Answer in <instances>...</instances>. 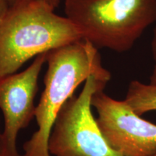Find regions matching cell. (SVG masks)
Segmentation results:
<instances>
[{
    "mask_svg": "<svg viewBox=\"0 0 156 156\" xmlns=\"http://www.w3.org/2000/svg\"><path fill=\"white\" fill-rule=\"evenodd\" d=\"M151 156H156V153H155V154H153V155H151Z\"/></svg>",
    "mask_w": 156,
    "mask_h": 156,
    "instance_id": "cell-13",
    "label": "cell"
},
{
    "mask_svg": "<svg viewBox=\"0 0 156 156\" xmlns=\"http://www.w3.org/2000/svg\"><path fill=\"white\" fill-rule=\"evenodd\" d=\"M64 13L83 40L121 53L156 22V0H65Z\"/></svg>",
    "mask_w": 156,
    "mask_h": 156,
    "instance_id": "cell-3",
    "label": "cell"
},
{
    "mask_svg": "<svg viewBox=\"0 0 156 156\" xmlns=\"http://www.w3.org/2000/svg\"><path fill=\"white\" fill-rule=\"evenodd\" d=\"M0 156H5V141H4L3 133L0 132Z\"/></svg>",
    "mask_w": 156,
    "mask_h": 156,
    "instance_id": "cell-10",
    "label": "cell"
},
{
    "mask_svg": "<svg viewBox=\"0 0 156 156\" xmlns=\"http://www.w3.org/2000/svg\"><path fill=\"white\" fill-rule=\"evenodd\" d=\"M19 0H9V5H14V4H15L16 2H17Z\"/></svg>",
    "mask_w": 156,
    "mask_h": 156,
    "instance_id": "cell-12",
    "label": "cell"
},
{
    "mask_svg": "<svg viewBox=\"0 0 156 156\" xmlns=\"http://www.w3.org/2000/svg\"><path fill=\"white\" fill-rule=\"evenodd\" d=\"M10 7L9 0H0V21L5 17Z\"/></svg>",
    "mask_w": 156,
    "mask_h": 156,
    "instance_id": "cell-9",
    "label": "cell"
},
{
    "mask_svg": "<svg viewBox=\"0 0 156 156\" xmlns=\"http://www.w3.org/2000/svg\"><path fill=\"white\" fill-rule=\"evenodd\" d=\"M44 90L36 114L38 129L23 145V156H51L48 142L56 118L76 88L91 75L108 83L111 73L101 64L98 48L85 40L48 52Z\"/></svg>",
    "mask_w": 156,
    "mask_h": 156,
    "instance_id": "cell-2",
    "label": "cell"
},
{
    "mask_svg": "<svg viewBox=\"0 0 156 156\" xmlns=\"http://www.w3.org/2000/svg\"><path fill=\"white\" fill-rule=\"evenodd\" d=\"M124 101L140 116L156 111V85L133 80L129 85Z\"/></svg>",
    "mask_w": 156,
    "mask_h": 156,
    "instance_id": "cell-7",
    "label": "cell"
},
{
    "mask_svg": "<svg viewBox=\"0 0 156 156\" xmlns=\"http://www.w3.org/2000/svg\"><path fill=\"white\" fill-rule=\"evenodd\" d=\"M48 4V5L51 6L53 9H55L56 7H58V4H59L61 0H42Z\"/></svg>",
    "mask_w": 156,
    "mask_h": 156,
    "instance_id": "cell-11",
    "label": "cell"
},
{
    "mask_svg": "<svg viewBox=\"0 0 156 156\" xmlns=\"http://www.w3.org/2000/svg\"><path fill=\"white\" fill-rule=\"evenodd\" d=\"M107 82L91 75L79 95L64 104L48 142L51 156H122L113 150L101 133L91 110L93 95Z\"/></svg>",
    "mask_w": 156,
    "mask_h": 156,
    "instance_id": "cell-4",
    "label": "cell"
},
{
    "mask_svg": "<svg viewBox=\"0 0 156 156\" xmlns=\"http://www.w3.org/2000/svg\"><path fill=\"white\" fill-rule=\"evenodd\" d=\"M91 105L96 122L110 147L122 156H151L156 153V124L134 112L125 101H117L99 90Z\"/></svg>",
    "mask_w": 156,
    "mask_h": 156,
    "instance_id": "cell-5",
    "label": "cell"
},
{
    "mask_svg": "<svg viewBox=\"0 0 156 156\" xmlns=\"http://www.w3.org/2000/svg\"><path fill=\"white\" fill-rule=\"evenodd\" d=\"M47 55L48 52L39 54L24 71L0 79V110L5 118L2 133L5 156H22L17 151V134L35 117L34 101L38 77L46 63Z\"/></svg>",
    "mask_w": 156,
    "mask_h": 156,
    "instance_id": "cell-6",
    "label": "cell"
},
{
    "mask_svg": "<svg viewBox=\"0 0 156 156\" xmlns=\"http://www.w3.org/2000/svg\"><path fill=\"white\" fill-rule=\"evenodd\" d=\"M152 53L154 59V67L153 69V73L150 78V84L153 85H156V27L153 30V36L151 42Z\"/></svg>",
    "mask_w": 156,
    "mask_h": 156,
    "instance_id": "cell-8",
    "label": "cell"
},
{
    "mask_svg": "<svg viewBox=\"0 0 156 156\" xmlns=\"http://www.w3.org/2000/svg\"><path fill=\"white\" fill-rule=\"evenodd\" d=\"M42 0H19L0 21V79L16 73L30 58L83 40L67 17Z\"/></svg>",
    "mask_w": 156,
    "mask_h": 156,
    "instance_id": "cell-1",
    "label": "cell"
}]
</instances>
